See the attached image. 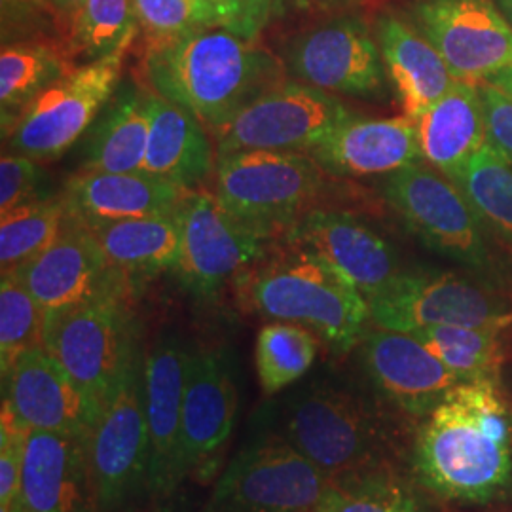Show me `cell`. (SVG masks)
Segmentation results:
<instances>
[{
	"label": "cell",
	"instance_id": "1",
	"mask_svg": "<svg viewBox=\"0 0 512 512\" xmlns=\"http://www.w3.org/2000/svg\"><path fill=\"white\" fill-rule=\"evenodd\" d=\"M412 475L446 503L486 507L512 499V410L499 380L456 385L421 420Z\"/></svg>",
	"mask_w": 512,
	"mask_h": 512
},
{
	"label": "cell",
	"instance_id": "2",
	"mask_svg": "<svg viewBox=\"0 0 512 512\" xmlns=\"http://www.w3.org/2000/svg\"><path fill=\"white\" fill-rule=\"evenodd\" d=\"M143 69L152 92L194 114L209 133L289 78L281 57L222 27L147 48Z\"/></svg>",
	"mask_w": 512,
	"mask_h": 512
},
{
	"label": "cell",
	"instance_id": "3",
	"mask_svg": "<svg viewBox=\"0 0 512 512\" xmlns=\"http://www.w3.org/2000/svg\"><path fill=\"white\" fill-rule=\"evenodd\" d=\"M236 281L251 310L313 330L334 353H348L365 338L368 300L346 275L306 247L285 241L283 249L266 253Z\"/></svg>",
	"mask_w": 512,
	"mask_h": 512
},
{
	"label": "cell",
	"instance_id": "4",
	"mask_svg": "<svg viewBox=\"0 0 512 512\" xmlns=\"http://www.w3.org/2000/svg\"><path fill=\"white\" fill-rule=\"evenodd\" d=\"M382 196L425 247L497 291L505 287L509 270L495 253L497 241L452 179L420 162L387 175Z\"/></svg>",
	"mask_w": 512,
	"mask_h": 512
},
{
	"label": "cell",
	"instance_id": "5",
	"mask_svg": "<svg viewBox=\"0 0 512 512\" xmlns=\"http://www.w3.org/2000/svg\"><path fill=\"white\" fill-rule=\"evenodd\" d=\"M330 192L329 173L308 152L238 150L217 156L211 194L236 219L283 236Z\"/></svg>",
	"mask_w": 512,
	"mask_h": 512
},
{
	"label": "cell",
	"instance_id": "6",
	"mask_svg": "<svg viewBox=\"0 0 512 512\" xmlns=\"http://www.w3.org/2000/svg\"><path fill=\"white\" fill-rule=\"evenodd\" d=\"M128 294L46 311L44 349L101 410L141 361Z\"/></svg>",
	"mask_w": 512,
	"mask_h": 512
},
{
	"label": "cell",
	"instance_id": "7",
	"mask_svg": "<svg viewBox=\"0 0 512 512\" xmlns=\"http://www.w3.org/2000/svg\"><path fill=\"white\" fill-rule=\"evenodd\" d=\"M376 327L416 332L433 327H495L512 321L511 306L475 275L410 270L399 272L368 300Z\"/></svg>",
	"mask_w": 512,
	"mask_h": 512
},
{
	"label": "cell",
	"instance_id": "8",
	"mask_svg": "<svg viewBox=\"0 0 512 512\" xmlns=\"http://www.w3.org/2000/svg\"><path fill=\"white\" fill-rule=\"evenodd\" d=\"M128 50L84 63L46 88L4 133L6 150L50 162L73 147L109 103Z\"/></svg>",
	"mask_w": 512,
	"mask_h": 512
},
{
	"label": "cell",
	"instance_id": "9",
	"mask_svg": "<svg viewBox=\"0 0 512 512\" xmlns=\"http://www.w3.org/2000/svg\"><path fill=\"white\" fill-rule=\"evenodd\" d=\"M330 482L283 437H262L230 461L203 512H315Z\"/></svg>",
	"mask_w": 512,
	"mask_h": 512
},
{
	"label": "cell",
	"instance_id": "10",
	"mask_svg": "<svg viewBox=\"0 0 512 512\" xmlns=\"http://www.w3.org/2000/svg\"><path fill=\"white\" fill-rule=\"evenodd\" d=\"M145 357L103 408L88 440V471L99 512H128L148 488Z\"/></svg>",
	"mask_w": 512,
	"mask_h": 512
},
{
	"label": "cell",
	"instance_id": "11",
	"mask_svg": "<svg viewBox=\"0 0 512 512\" xmlns=\"http://www.w3.org/2000/svg\"><path fill=\"white\" fill-rule=\"evenodd\" d=\"M279 57L289 78L332 95L384 101L391 90L376 33L359 16L311 25L289 38Z\"/></svg>",
	"mask_w": 512,
	"mask_h": 512
},
{
	"label": "cell",
	"instance_id": "12",
	"mask_svg": "<svg viewBox=\"0 0 512 512\" xmlns=\"http://www.w3.org/2000/svg\"><path fill=\"white\" fill-rule=\"evenodd\" d=\"M283 439L330 478L384 463L380 421L357 397L332 387L308 391L289 406Z\"/></svg>",
	"mask_w": 512,
	"mask_h": 512
},
{
	"label": "cell",
	"instance_id": "13",
	"mask_svg": "<svg viewBox=\"0 0 512 512\" xmlns=\"http://www.w3.org/2000/svg\"><path fill=\"white\" fill-rule=\"evenodd\" d=\"M351 116L336 95L287 78L213 129L211 137L217 156L238 150L310 152Z\"/></svg>",
	"mask_w": 512,
	"mask_h": 512
},
{
	"label": "cell",
	"instance_id": "14",
	"mask_svg": "<svg viewBox=\"0 0 512 512\" xmlns=\"http://www.w3.org/2000/svg\"><path fill=\"white\" fill-rule=\"evenodd\" d=\"M181 251L175 274L207 298L268 253L270 236L228 213L211 190H190L179 205Z\"/></svg>",
	"mask_w": 512,
	"mask_h": 512
},
{
	"label": "cell",
	"instance_id": "15",
	"mask_svg": "<svg viewBox=\"0 0 512 512\" xmlns=\"http://www.w3.org/2000/svg\"><path fill=\"white\" fill-rule=\"evenodd\" d=\"M408 21L456 82L482 86L512 69V27L494 0H412Z\"/></svg>",
	"mask_w": 512,
	"mask_h": 512
},
{
	"label": "cell",
	"instance_id": "16",
	"mask_svg": "<svg viewBox=\"0 0 512 512\" xmlns=\"http://www.w3.org/2000/svg\"><path fill=\"white\" fill-rule=\"evenodd\" d=\"M14 274L44 311L129 294L128 277L112 268L92 230L73 215H67L57 238Z\"/></svg>",
	"mask_w": 512,
	"mask_h": 512
},
{
	"label": "cell",
	"instance_id": "17",
	"mask_svg": "<svg viewBox=\"0 0 512 512\" xmlns=\"http://www.w3.org/2000/svg\"><path fill=\"white\" fill-rule=\"evenodd\" d=\"M2 406L27 431L59 433L88 442L101 408L44 348L23 353L2 374Z\"/></svg>",
	"mask_w": 512,
	"mask_h": 512
},
{
	"label": "cell",
	"instance_id": "18",
	"mask_svg": "<svg viewBox=\"0 0 512 512\" xmlns=\"http://www.w3.org/2000/svg\"><path fill=\"white\" fill-rule=\"evenodd\" d=\"M190 351L167 336L148 351L143 365L148 423V488L156 505H164L179 488L183 401Z\"/></svg>",
	"mask_w": 512,
	"mask_h": 512
},
{
	"label": "cell",
	"instance_id": "19",
	"mask_svg": "<svg viewBox=\"0 0 512 512\" xmlns=\"http://www.w3.org/2000/svg\"><path fill=\"white\" fill-rule=\"evenodd\" d=\"M366 376L406 416L425 418L461 384L458 376L408 332L380 329L363 338Z\"/></svg>",
	"mask_w": 512,
	"mask_h": 512
},
{
	"label": "cell",
	"instance_id": "20",
	"mask_svg": "<svg viewBox=\"0 0 512 512\" xmlns=\"http://www.w3.org/2000/svg\"><path fill=\"white\" fill-rule=\"evenodd\" d=\"M283 238L325 258L366 300L380 293L401 272L391 243L346 211L315 209L296 220Z\"/></svg>",
	"mask_w": 512,
	"mask_h": 512
},
{
	"label": "cell",
	"instance_id": "21",
	"mask_svg": "<svg viewBox=\"0 0 512 512\" xmlns=\"http://www.w3.org/2000/svg\"><path fill=\"white\" fill-rule=\"evenodd\" d=\"M236 412L238 389L222 353H190L181 429L183 478L219 454L232 435Z\"/></svg>",
	"mask_w": 512,
	"mask_h": 512
},
{
	"label": "cell",
	"instance_id": "22",
	"mask_svg": "<svg viewBox=\"0 0 512 512\" xmlns=\"http://www.w3.org/2000/svg\"><path fill=\"white\" fill-rule=\"evenodd\" d=\"M330 177L391 175L420 164L418 124L408 116H351L308 152Z\"/></svg>",
	"mask_w": 512,
	"mask_h": 512
},
{
	"label": "cell",
	"instance_id": "23",
	"mask_svg": "<svg viewBox=\"0 0 512 512\" xmlns=\"http://www.w3.org/2000/svg\"><path fill=\"white\" fill-rule=\"evenodd\" d=\"M86 450L84 440L29 431L19 494L27 512H99Z\"/></svg>",
	"mask_w": 512,
	"mask_h": 512
},
{
	"label": "cell",
	"instance_id": "24",
	"mask_svg": "<svg viewBox=\"0 0 512 512\" xmlns=\"http://www.w3.org/2000/svg\"><path fill=\"white\" fill-rule=\"evenodd\" d=\"M145 97L150 133L143 171L184 190H198L217 167V147L209 129L160 93L148 90Z\"/></svg>",
	"mask_w": 512,
	"mask_h": 512
},
{
	"label": "cell",
	"instance_id": "25",
	"mask_svg": "<svg viewBox=\"0 0 512 512\" xmlns=\"http://www.w3.org/2000/svg\"><path fill=\"white\" fill-rule=\"evenodd\" d=\"M190 190L139 173L80 171L63 188L69 215L86 224L175 213Z\"/></svg>",
	"mask_w": 512,
	"mask_h": 512
},
{
	"label": "cell",
	"instance_id": "26",
	"mask_svg": "<svg viewBox=\"0 0 512 512\" xmlns=\"http://www.w3.org/2000/svg\"><path fill=\"white\" fill-rule=\"evenodd\" d=\"M374 33L391 92L404 116L416 122L456 84V78L435 46L408 19L385 12L376 19Z\"/></svg>",
	"mask_w": 512,
	"mask_h": 512
},
{
	"label": "cell",
	"instance_id": "27",
	"mask_svg": "<svg viewBox=\"0 0 512 512\" xmlns=\"http://www.w3.org/2000/svg\"><path fill=\"white\" fill-rule=\"evenodd\" d=\"M421 158L456 181L476 152L490 145L480 86L456 82L416 120Z\"/></svg>",
	"mask_w": 512,
	"mask_h": 512
},
{
	"label": "cell",
	"instance_id": "28",
	"mask_svg": "<svg viewBox=\"0 0 512 512\" xmlns=\"http://www.w3.org/2000/svg\"><path fill=\"white\" fill-rule=\"evenodd\" d=\"M86 224V222H84ZM112 268L133 279L175 270L181 251L179 209L167 215L86 224Z\"/></svg>",
	"mask_w": 512,
	"mask_h": 512
},
{
	"label": "cell",
	"instance_id": "29",
	"mask_svg": "<svg viewBox=\"0 0 512 512\" xmlns=\"http://www.w3.org/2000/svg\"><path fill=\"white\" fill-rule=\"evenodd\" d=\"M148 118L145 92L128 90L110 103L93 124L82 171L139 173L147 156Z\"/></svg>",
	"mask_w": 512,
	"mask_h": 512
},
{
	"label": "cell",
	"instance_id": "30",
	"mask_svg": "<svg viewBox=\"0 0 512 512\" xmlns=\"http://www.w3.org/2000/svg\"><path fill=\"white\" fill-rule=\"evenodd\" d=\"M69 54L48 42H4L0 52V109L2 133L40 93L71 73Z\"/></svg>",
	"mask_w": 512,
	"mask_h": 512
},
{
	"label": "cell",
	"instance_id": "31",
	"mask_svg": "<svg viewBox=\"0 0 512 512\" xmlns=\"http://www.w3.org/2000/svg\"><path fill=\"white\" fill-rule=\"evenodd\" d=\"M315 512H427L416 488L384 463L332 478Z\"/></svg>",
	"mask_w": 512,
	"mask_h": 512
},
{
	"label": "cell",
	"instance_id": "32",
	"mask_svg": "<svg viewBox=\"0 0 512 512\" xmlns=\"http://www.w3.org/2000/svg\"><path fill=\"white\" fill-rule=\"evenodd\" d=\"M501 329L495 327H433L410 332L461 382L499 380L503 365Z\"/></svg>",
	"mask_w": 512,
	"mask_h": 512
},
{
	"label": "cell",
	"instance_id": "33",
	"mask_svg": "<svg viewBox=\"0 0 512 512\" xmlns=\"http://www.w3.org/2000/svg\"><path fill=\"white\" fill-rule=\"evenodd\" d=\"M454 183L475 205L492 238L512 253V165L488 145L476 152Z\"/></svg>",
	"mask_w": 512,
	"mask_h": 512
},
{
	"label": "cell",
	"instance_id": "34",
	"mask_svg": "<svg viewBox=\"0 0 512 512\" xmlns=\"http://www.w3.org/2000/svg\"><path fill=\"white\" fill-rule=\"evenodd\" d=\"M63 196H38L0 213V266L2 274L16 272L44 251L67 219Z\"/></svg>",
	"mask_w": 512,
	"mask_h": 512
},
{
	"label": "cell",
	"instance_id": "35",
	"mask_svg": "<svg viewBox=\"0 0 512 512\" xmlns=\"http://www.w3.org/2000/svg\"><path fill=\"white\" fill-rule=\"evenodd\" d=\"M319 336L296 323L272 321L256 336L258 382L266 395H274L300 380L315 363Z\"/></svg>",
	"mask_w": 512,
	"mask_h": 512
},
{
	"label": "cell",
	"instance_id": "36",
	"mask_svg": "<svg viewBox=\"0 0 512 512\" xmlns=\"http://www.w3.org/2000/svg\"><path fill=\"white\" fill-rule=\"evenodd\" d=\"M137 31L133 0H86L65 38V52L90 63L129 48Z\"/></svg>",
	"mask_w": 512,
	"mask_h": 512
},
{
	"label": "cell",
	"instance_id": "37",
	"mask_svg": "<svg viewBox=\"0 0 512 512\" xmlns=\"http://www.w3.org/2000/svg\"><path fill=\"white\" fill-rule=\"evenodd\" d=\"M46 311L14 272L0 281V366L6 374L19 357L44 348Z\"/></svg>",
	"mask_w": 512,
	"mask_h": 512
},
{
	"label": "cell",
	"instance_id": "38",
	"mask_svg": "<svg viewBox=\"0 0 512 512\" xmlns=\"http://www.w3.org/2000/svg\"><path fill=\"white\" fill-rule=\"evenodd\" d=\"M133 12L145 50L220 27L217 12L205 0H133Z\"/></svg>",
	"mask_w": 512,
	"mask_h": 512
},
{
	"label": "cell",
	"instance_id": "39",
	"mask_svg": "<svg viewBox=\"0 0 512 512\" xmlns=\"http://www.w3.org/2000/svg\"><path fill=\"white\" fill-rule=\"evenodd\" d=\"M29 431L2 406L0 423V505H12L21 494V471Z\"/></svg>",
	"mask_w": 512,
	"mask_h": 512
},
{
	"label": "cell",
	"instance_id": "40",
	"mask_svg": "<svg viewBox=\"0 0 512 512\" xmlns=\"http://www.w3.org/2000/svg\"><path fill=\"white\" fill-rule=\"evenodd\" d=\"M40 179V162L14 152H4L0 158V213L38 198Z\"/></svg>",
	"mask_w": 512,
	"mask_h": 512
},
{
	"label": "cell",
	"instance_id": "41",
	"mask_svg": "<svg viewBox=\"0 0 512 512\" xmlns=\"http://www.w3.org/2000/svg\"><path fill=\"white\" fill-rule=\"evenodd\" d=\"M219 16L220 27L256 40L268 25L274 0H205Z\"/></svg>",
	"mask_w": 512,
	"mask_h": 512
},
{
	"label": "cell",
	"instance_id": "42",
	"mask_svg": "<svg viewBox=\"0 0 512 512\" xmlns=\"http://www.w3.org/2000/svg\"><path fill=\"white\" fill-rule=\"evenodd\" d=\"M490 145L512 165V97L492 84L480 86Z\"/></svg>",
	"mask_w": 512,
	"mask_h": 512
},
{
	"label": "cell",
	"instance_id": "43",
	"mask_svg": "<svg viewBox=\"0 0 512 512\" xmlns=\"http://www.w3.org/2000/svg\"><path fill=\"white\" fill-rule=\"evenodd\" d=\"M25 16H38V14H46L50 18L54 19V10H52V2L50 0H2V19H4V25L10 21H14V18H18L19 21ZM57 27V25H55Z\"/></svg>",
	"mask_w": 512,
	"mask_h": 512
},
{
	"label": "cell",
	"instance_id": "44",
	"mask_svg": "<svg viewBox=\"0 0 512 512\" xmlns=\"http://www.w3.org/2000/svg\"><path fill=\"white\" fill-rule=\"evenodd\" d=\"M50 2H52V10H54L55 25L61 31V35L67 38L71 27H73L74 19L78 16V12L86 0H50Z\"/></svg>",
	"mask_w": 512,
	"mask_h": 512
},
{
	"label": "cell",
	"instance_id": "45",
	"mask_svg": "<svg viewBox=\"0 0 512 512\" xmlns=\"http://www.w3.org/2000/svg\"><path fill=\"white\" fill-rule=\"evenodd\" d=\"M486 84H492L497 90H501V92L507 93V95L512 97V69L505 71V73L497 74L495 78H492Z\"/></svg>",
	"mask_w": 512,
	"mask_h": 512
},
{
	"label": "cell",
	"instance_id": "46",
	"mask_svg": "<svg viewBox=\"0 0 512 512\" xmlns=\"http://www.w3.org/2000/svg\"><path fill=\"white\" fill-rule=\"evenodd\" d=\"M304 6H317V8H334V6H346L355 0H298Z\"/></svg>",
	"mask_w": 512,
	"mask_h": 512
},
{
	"label": "cell",
	"instance_id": "47",
	"mask_svg": "<svg viewBox=\"0 0 512 512\" xmlns=\"http://www.w3.org/2000/svg\"><path fill=\"white\" fill-rule=\"evenodd\" d=\"M495 6L501 10V14L507 18L512 27V0H494Z\"/></svg>",
	"mask_w": 512,
	"mask_h": 512
},
{
	"label": "cell",
	"instance_id": "48",
	"mask_svg": "<svg viewBox=\"0 0 512 512\" xmlns=\"http://www.w3.org/2000/svg\"><path fill=\"white\" fill-rule=\"evenodd\" d=\"M12 509H14V512H27V509L23 507V503H21V499L12 503Z\"/></svg>",
	"mask_w": 512,
	"mask_h": 512
}]
</instances>
